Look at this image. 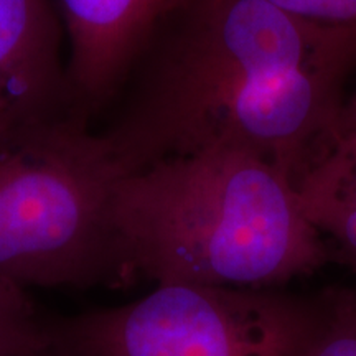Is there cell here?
Masks as SVG:
<instances>
[{"instance_id":"obj_10","label":"cell","mask_w":356,"mask_h":356,"mask_svg":"<svg viewBox=\"0 0 356 356\" xmlns=\"http://www.w3.org/2000/svg\"><path fill=\"white\" fill-rule=\"evenodd\" d=\"M297 19L356 33V0H267Z\"/></svg>"},{"instance_id":"obj_6","label":"cell","mask_w":356,"mask_h":356,"mask_svg":"<svg viewBox=\"0 0 356 356\" xmlns=\"http://www.w3.org/2000/svg\"><path fill=\"white\" fill-rule=\"evenodd\" d=\"M65 38L55 0H0V136L83 118L74 106Z\"/></svg>"},{"instance_id":"obj_4","label":"cell","mask_w":356,"mask_h":356,"mask_svg":"<svg viewBox=\"0 0 356 356\" xmlns=\"http://www.w3.org/2000/svg\"><path fill=\"white\" fill-rule=\"evenodd\" d=\"M323 323V297L165 284L124 305L43 314L32 356H310Z\"/></svg>"},{"instance_id":"obj_7","label":"cell","mask_w":356,"mask_h":356,"mask_svg":"<svg viewBox=\"0 0 356 356\" xmlns=\"http://www.w3.org/2000/svg\"><path fill=\"white\" fill-rule=\"evenodd\" d=\"M307 221L323 244L356 267V132L343 131L312 160L296 181Z\"/></svg>"},{"instance_id":"obj_8","label":"cell","mask_w":356,"mask_h":356,"mask_svg":"<svg viewBox=\"0 0 356 356\" xmlns=\"http://www.w3.org/2000/svg\"><path fill=\"white\" fill-rule=\"evenodd\" d=\"M42 317L26 289L0 279V356H32Z\"/></svg>"},{"instance_id":"obj_1","label":"cell","mask_w":356,"mask_h":356,"mask_svg":"<svg viewBox=\"0 0 356 356\" xmlns=\"http://www.w3.org/2000/svg\"><path fill=\"white\" fill-rule=\"evenodd\" d=\"M356 33L267 0H185L154 33L96 131L119 172L210 147L293 185L340 132Z\"/></svg>"},{"instance_id":"obj_9","label":"cell","mask_w":356,"mask_h":356,"mask_svg":"<svg viewBox=\"0 0 356 356\" xmlns=\"http://www.w3.org/2000/svg\"><path fill=\"white\" fill-rule=\"evenodd\" d=\"M323 299L325 323L310 356H356V287Z\"/></svg>"},{"instance_id":"obj_11","label":"cell","mask_w":356,"mask_h":356,"mask_svg":"<svg viewBox=\"0 0 356 356\" xmlns=\"http://www.w3.org/2000/svg\"><path fill=\"white\" fill-rule=\"evenodd\" d=\"M343 131L356 132V88L353 92L346 96L343 114H341V126Z\"/></svg>"},{"instance_id":"obj_3","label":"cell","mask_w":356,"mask_h":356,"mask_svg":"<svg viewBox=\"0 0 356 356\" xmlns=\"http://www.w3.org/2000/svg\"><path fill=\"white\" fill-rule=\"evenodd\" d=\"M119 168L79 115L0 136V279L127 287L114 222Z\"/></svg>"},{"instance_id":"obj_5","label":"cell","mask_w":356,"mask_h":356,"mask_svg":"<svg viewBox=\"0 0 356 356\" xmlns=\"http://www.w3.org/2000/svg\"><path fill=\"white\" fill-rule=\"evenodd\" d=\"M185 0H55L76 111L97 126L154 33Z\"/></svg>"},{"instance_id":"obj_2","label":"cell","mask_w":356,"mask_h":356,"mask_svg":"<svg viewBox=\"0 0 356 356\" xmlns=\"http://www.w3.org/2000/svg\"><path fill=\"white\" fill-rule=\"evenodd\" d=\"M114 222L127 286L273 289L328 259L292 178L231 147L121 172Z\"/></svg>"}]
</instances>
